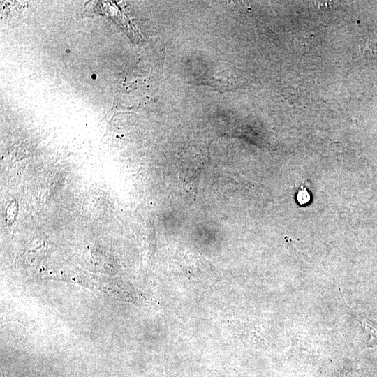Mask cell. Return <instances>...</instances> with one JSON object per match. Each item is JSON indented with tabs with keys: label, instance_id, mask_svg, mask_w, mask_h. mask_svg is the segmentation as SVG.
<instances>
[{
	"label": "cell",
	"instance_id": "1",
	"mask_svg": "<svg viewBox=\"0 0 377 377\" xmlns=\"http://www.w3.org/2000/svg\"><path fill=\"white\" fill-rule=\"evenodd\" d=\"M362 46V52L368 56L377 59V38H372Z\"/></svg>",
	"mask_w": 377,
	"mask_h": 377
},
{
	"label": "cell",
	"instance_id": "2",
	"mask_svg": "<svg viewBox=\"0 0 377 377\" xmlns=\"http://www.w3.org/2000/svg\"><path fill=\"white\" fill-rule=\"evenodd\" d=\"M296 199L299 204L303 205L307 204L311 200V195L306 187L300 185L297 191Z\"/></svg>",
	"mask_w": 377,
	"mask_h": 377
},
{
	"label": "cell",
	"instance_id": "3",
	"mask_svg": "<svg viewBox=\"0 0 377 377\" xmlns=\"http://www.w3.org/2000/svg\"><path fill=\"white\" fill-rule=\"evenodd\" d=\"M96 78H97V75L96 74L94 73L91 75V79L96 80Z\"/></svg>",
	"mask_w": 377,
	"mask_h": 377
},
{
	"label": "cell",
	"instance_id": "4",
	"mask_svg": "<svg viewBox=\"0 0 377 377\" xmlns=\"http://www.w3.org/2000/svg\"><path fill=\"white\" fill-rule=\"evenodd\" d=\"M66 52L67 53H68V52H70V50H69V49H67V50H66Z\"/></svg>",
	"mask_w": 377,
	"mask_h": 377
}]
</instances>
